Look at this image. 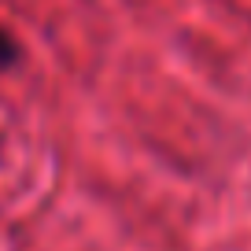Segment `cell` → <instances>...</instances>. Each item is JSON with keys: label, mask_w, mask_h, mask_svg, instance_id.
Returning a JSON list of instances; mask_svg holds the SVG:
<instances>
[{"label": "cell", "mask_w": 251, "mask_h": 251, "mask_svg": "<svg viewBox=\"0 0 251 251\" xmlns=\"http://www.w3.org/2000/svg\"><path fill=\"white\" fill-rule=\"evenodd\" d=\"M19 63H23V45L8 26H0V71H11Z\"/></svg>", "instance_id": "6da1fadb"}]
</instances>
